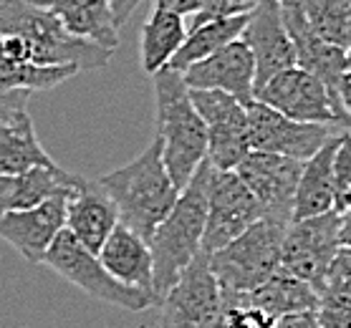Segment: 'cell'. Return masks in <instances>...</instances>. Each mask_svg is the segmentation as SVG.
<instances>
[{
    "label": "cell",
    "mask_w": 351,
    "mask_h": 328,
    "mask_svg": "<svg viewBox=\"0 0 351 328\" xmlns=\"http://www.w3.org/2000/svg\"><path fill=\"white\" fill-rule=\"evenodd\" d=\"M99 260L117 280H121L124 286L139 288L154 301L152 250H149V242L129 230L127 225L119 223L114 227L99 250Z\"/></svg>",
    "instance_id": "20"
},
{
    "label": "cell",
    "mask_w": 351,
    "mask_h": 328,
    "mask_svg": "<svg viewBox=\"0 0 351 328\" xmlns=\"http://www.w3.org/2000/svg\"><path fill=\"white\" fill-rule=\"evenodd\" d=\"M81 182L84 177L71 175L58 164L33 167L21 175H0V215L31 210L56 194H71Z\"/></svg>",
    "instance_id": "19"
},
{
    "label": "cell",
    "mask_w": 351,
    "mask_h": 328,
    "mask_svg": "<svg viewBox=\"0 0 351 328\" xmlns=\"http://www.w3.org/2000/svg\"><path fill=\"white\" fill-rule=\"evenodd\" d=\"M71 194H56L31 210L0 215V240L16 248L31 265H43L48 248L66 227V205Z\"/></svg>",
    "instance_id": "15"
},
{
    "label": "cell",
    "mask_w": 351,
    "mask_h": 328,
    "mask_svg": "<svg viewBox=\"0 0 351 328\" xmlns=\"http://www.w3.org/2000/svg\"><path fill=\"white\" fill-rule=\"evenodd\" d=\"M339 99H341L343 112L349 116V134H351V66L343 71L341 81H339Z\"/></svg>",
    "instance_id": "37"
},
{
    "label": "cell",
    "mask_w": 351,
    "mask_h": 328,
    "mask_svg": "<svg viewBox=\"0 0 351 328\" xmlns=\"http://www.w3.org/2000/svg\"><path fill=\"white\" fill-rule=\"evenodd\" d=\"M316 318L324 328H351V280H328L319 293Z\"/></svg>",
    "instance_id": "30"
},
{
    "label": "cell",
    "mask_w": 351,
    "mask_h": 328,
    "mask_svg": "<svg viewBox=\"0 0 351 328\" xmlns=\"http://www.w3.org/2000/svg\"><path fill=\"white\" fill-rule=\"evenodd\" d=\"M213 175V164L208 160L192 175L190 184L177 197L175 207L157 225L149 238L152 250V280H154V303L160 305L167 296L184 268L202 253V235L208 220V184Z\"/></svg>",
    "instance_id": "1"
},
{
    "label": "cell",
    "mask_w": 351,
    "mask_h": 328,
    "mask_svg": "<svg viewBox=\"0 0 351 328\" xmlns=\"http://www.w3.org/2000/svg\"><path fill=\"white\" fill-rule=\"evenodd\" d=\"M187 38V23L182 16L167 13V10L152 8L142 25V38H139V51H142V68L149 76H157L165 71Z\"/></svg>",
    "instance_id": "25"
},
{
    "label": "cell",
    "mask_w": 351,
    "mask_h": 328,
    "mask_svg": "<svg viewBox=\"0 0 351 328\" xmlns=\"http://www.w3.org/2000/svg\"><path fill=\"white\" fill-rule=\"evenodd\" d=\"M240 40L256 61V91L276 73L295 66L293 40L280 16V3L276 0H258L256 8L247 16V25Z\"/></svg>",
    "instance_id": "14"
},
{
    "label": "cell",
    "mask_w": 351,
    "mask_h": 328,
    "mask_svg": "<svg viewBox=\"0 0 351 328\" xmlns=\"http://www.w3.org/2000/svg\"><path fill=\"white\" fill-rule=\"evenodd\" d=\"M51 164L56 162L38 142L31 116L0 121V175H21Z\"/></svg>",
    "instance_id": "26"
},
{
    "label": "cell",
    "mask_w": 351,
    "mask_h": 328,
    "mask_svg": "<svg viewBox=\"0 0 351 328\" xmlns=\"http://www.w3.org/2000/svg\"><path fill=\"white\" fill-rule=\"evenodd\" d=\"M336 212H351V184L336 192Z\"/></svg>",
    "instance_id": "38"
},
{
    "label": "cell",
    "mask_w": 351,
    "mask_h": 328,
    "mask_svg": "<svg viewBox=\"0 0 351 328\" xmlns=\"http://www.w3.org/2000/svg\"><path fill=\"white\" fill-rule=\"evenodd\" d=\"M205 5V0H154V8L167 10V13H175V16H197Z\"/></svg>",
    "instance_id": "34"
},
{
    "label": "cell",
    "mask_w": 351,
    "mask_h": 328,
    "mask_svg": "<svg viewBox=\"0 0 351 328\" xmlns=\"http://www.w3.org/2000/svg\"><path fill=\"white\" fill-rule=\"evenodd\" d=\"M109 3H112V10H114V21H117V25L121 28L142 0H109Z\"/></svg>",
    "instance_id": "36"
},
{
    "label": "cell",
    "mask_w": 351,
    "mask_h": 328,
    "mask_svg": "<svg viewBox=\"0 0 351 328\" xmlns=\"http://www.w3.org/2000/svg\"><path fill=\"white\" fill-rule=\"evenodd\" d=\"M245 296L256 308L265 311L276 320L319 308V293L308 283L298 280L295 275L280 270V268L265 280L263 286H258L256 290H250Z\"/></svg>",
    "instance_id": "24"
},
{
    "label": "cell",
    "mask_w": 351,
    "mask_h": 328,
    "mask_svg": "<svg viewBox=\"0 0 351 328\" xmlns=\"http://www.w3.org/2000/svg\"><path fill=\"white\" fill-rule=\"evenodd\" d=\"M190 99L208 129V162L213 169H235L250 152L245 104L213 88H190Z\"/></svg>",
    "instance_id": "9"
},
{
    "label": "cell",
    "mask_w": 351,
    "mask_h": 328,
    "mask_svg": "<svg viewBox=\"0 0 351 328\" xmlns=\"http://www.w3.org/2000/svg\"><path fill=\"white\" fill-rule=\"evenodd\" d=\"M276 3H280V5H283V3H298V0H276Z\"/></svg>",
    "instance_id": "40"
},
{
    "label": "cell",
    "mask_w": 351,
    "mask_h": 328,
    "mask_svg": "<svg viewBox=\"0 0 351 328\" xmlns=\"http://www.w3.org/2000/svg\"><path fill=\"white\" fill-rule=\"evenodd\" d=\"M154 81V119L157 139L162 142V160L169 172V179L182 192L192 175L208 160V129L205 121L192 106L190 88L182 73L160 71Z\"/></svg>",
    "instance_id": "2"
},
{
    "label": "cell",
    "mask_w": 351,
    "mask_h": 328,
    "mask_svg": "<svg viewBox=\"0 0 351 328\" xmlns=\"http://www.w3.org/2000/svg\"><path fill=\"white\" fill-rule=\"evenodd\" d=\"M43 265H48L51 270L58 273L71 286L84 290L86 296L104 301V303L119 305L124 311L139 313L154 305V301L147 293H142L139 288H132V286H124L121 280L114 278L112 273L101 265L99 255L84 248L66 227L53 240V245L48 248Z\"/></svg>",
    "instance_id": "7"
},
{
    "label": "cell",
    "mask_w": 351,
    "mask_h": 328,
    "mask_svg": "<svg viewBox=\"0 0 351 328\" xmlns=\"http://www.w3.org/2000/svg\"><path fill=\"white\" fill-rule=\"evenodd\" d=\"M263 217L261 205L250 194L235 169H213L208 184V220L202 235V253H215Z\"/></svg>",
    "instance_id": "11"
},
{
    "label": "cell",
    "mask_w": 351,
    "mask_h": 328,
    "mask_svg": "<svg viewBox=\"0 0 351 328\" xmlns=\"http://www.w3.org/2000/svg\"><path fill=\"white\" fill-rule=\"evenodd\" d=\"M280 16H283L288 36L293 40L295 66L313 73V76L324 81L334 94H339V81H341L343 71L349 68L346 51L334 49V46L324 43V40L308 28L298 3H283V5H280Z\"/></svg>",
    "instance_id": "18"
},
{
    "label": "cell",
    "mask_w": 351,
    "mask_h": 328,
    "mask_svg": "<svg viewBox=\"0 0 351 328\" xmlns=\"http://www.w3.org/2000/svg\"><path fill=\"white\" fill-rule=\"evenodd\" d=\"M346 61H349V66H351V46H349V51H346Z\"/></svg>",
    "instance_id": "41"
},
{
    "label": "cell",
    "mask_w": 351,
    "mask_h": 328,
    "mask_svg": "<svg viewBox=\"0 0 351 328\" xmlns=\"http://www.w3.org/2000/svg\"><path fill=\"white\" fill-rule=\"evenodd\" d=\"M288 225L261 217L225 248L208 255L220 293H250L280 268V248Z\"/></svg>",
    "instance_id": "5"
},
{
    "label": "cell",
    "mask_w": 351,
    "mask_h": 328,
    "mask_svg": "<svg viewBox=\"0 0 351 328\" xmlns=\"http://www.w3.org/2000/svg\"><path fill=\"white\" fill-rule=\"evenodd\" d=\"M256 101L301 124H324L336 131H349V116L339 94L298 66L265 81L256 91Z\"/></svg>",
    "instance_id": "6"
},
{
    "label": "cell",
    "mask_w": 351,
    "mask_h": 328,
    "mask_svg": "<svg viewBox=\"0 0 351 328\" xmlns=\"http://www.w3.org/2000/svg\"><path fill=\"white\" fill-rule=\"evenodd\" d=\"M258 0H205V5L197 16H192V28L208 21H217V18H232V16H247L256 8Z\"/></svg>",
    "instance_id": "31"
},
{
    "label": "cell",
    "mask_w": 351,
    "mask_h": 328,
    "mask_svg": "<svg viewBox=\"0 0 351 328\" xmlns=\"http://www.w3.org/2000/svg\"><path fill=\"white\" fill-rule=\"evenodd\" d=\"M28 99L31 91L25 88H8L0 84V121H13L28 116Z\"/></svg>",
    "instance_id": "32"
},
{
    "label": "cell",
    "mask_w": 351,
    "mask_h": 328,
    "mask_svg": "<svg viewBox=\"0 0 351 328\" xmlns=\"http://www.w3.org/2000/svg\"><path fill=\"white\" fill-rule=\"evenodd\" d=\"M301 169H304V162L250 149L245 160L235 167V172L261 205L263 217L280 225H291Z\"/></svg>",
    "instance_id": "10"
},
{
    "label": "cell",
    "mask_w": 351,
    "mask_h": 328,
    "mask_svg": "<svg viewBox=\"0 0 351 328\" xmlns=\"http://www.w3.org/2000/svg\"><path fill=\"white\" fill-rule=\"evenodd\" d=\"M117 225H119V210L112 202V197L101 190L99 182L84 179L66 205V230L84 248L99 255L101 245Z\"/></svg>",
    "instance_id": "17"
},
{
    "label": "cell",
    "mask_w": 351,
    "mask_h": 328,
    "mask_svg": "<svg viewBox=\"0 0 351 328\" xmlns=\"http://www.w3.org/2000/svg\"><path fill=\"white\" fill-rule=\"evenodd\" d=\"M339 232H341V215L336 210L291 223L280 248V270L291 273L298 280L308 283L316 293H321L328 283L336 253L341 250Z\"/></svg>",
    "instance_id": "8"
},
{
    "label": "cell",
    "mask_w": 351,
    "mask_h": 328,
    "mask_svg": "<svg viewBox=\"0 0 351 328\" xmlns=\"http://www.w3.org/2000/svg\"><path fill=\"white\" fill-rule=\"evenodd\" d=\"M79 73L76 66H36L18 36L0 33V84L25 91H48Z\"/></svg>",
    "instance_id": "23"
},
{
    "label": "cell",
    "mask_w": 351,
    "mask_h": 328,
    "mask_svg": "<svg viewBox=\"0 0 351 328\" xmlns=\"http://www.w3.org/2000/svg\"><path fill=\"white\" fill-rule=\"evenodd\" d=\"M341 131L331 134L326 144L304 162L298 190H295L293 223L306 217H319L336 210V182H334V154Z\"/></svg>",
    "instance_id": "22"
},
{
    "label": "cell",
    "mask_w": 351,
    "mask_h": 328,
    "mask_svg": "<svg viewBox=\"0 0 351 328\" xmlns=\"http://www.w3.org/2000/svg\"><path fill=\"white\" fill-rule=\"evenodd\" d=\"M25 3L53 13L79 38L91 40L106 51L119 46V25L114 21L109 0H25Z\"/></svg>",
    "instance_id": "21"
},
{
    "label": "cell",
    "mask_w": 351,
    "mask_h": 328,
    "mask_svg": "<svg viewBox=\"0 0 351 328\" xmlns=\"http://www.w3.org/2000/svg\"><path fill=\"white\" fill-rule=\"evenodd\" d=\"M245 109L250 149L256 152L280 154V157L306 162L326 144L331 134H336V129L324 124H301V121L288 119L256 99Z\"/></svg>",
    "instance_id": "12"
},
{
    "label": "cell",
    "mask_w": 351,
    "mask_h": 328,
    "mask_svg": "<svg viewBox=\"0 0 351 328\" xmlns=\"http://www.w3.org/2000/svg\"><path fill=\"white\" fill-rule=\"evenodd\" d=\"M220 301L223 293L210 273L208 253H199L162 298L160 328H213Z\"/></svg>",
    "instance_id": "13"
},
{
    "label": "cell",
    "mask_w": 351,
    "mask_h": 328,
    "mask_svg": "<svg viewBox=\"0 0 351 328\" xmlns=\"http://www.w3.org/2000/svg\"><path fill=\"white\" fill-rule=\"evenodd\" d=\"M341 215V248H349L351 245V212H339Z\"/></svg>",
    "instance_id": "39"
},
{
    "label": "cell",
    "mask_w": 351,
    "mask_h": 328,
    "mask_svg": "<svg viewBox=\"0 0 351 328\" xmlns=\"http://www.w3.org/2000/svg\"><path fill=\"white\" fill-rule=\"evenodd\" d=\"M0 33L23 40L36 66H76L79 71H94L114 56V51L73 36L53 13L25 0L0 3Z\"/></svg>",
    "instance_id": "4"
},
{
    "label": "cell",
    "mask_w": 351,
    "mask_h": 328,
    "mask_svg": "<svg viewBox=\"0 0 351 328\" xmlns=\"http://www.w3.org/2000/svg\"><path fill=\"white\" fill-rule=\"evenodd\" d=\"M187 88H213L225 91L243 104L256 99V61L243 40H232L213 56L192 64L182 71Z\"/></svg>",
    "instance_id": "16"
},
{
    "label": "cell",
    "mask_w": 351,
    "mask_h": 328,
    "mask_svg": "<svg viewBox=\"0 0 351 328\" xmlns=\"http://www.w3.org/2000/svg\"><path fill=\"white\" fill-rule=\"evenodd\" d=\"M96 182L101 184V190L117 205L119 223L127 225L129 230L136 232L144 240L152 238L157 225L167 217V212L175 207L180 197L165 167L162 142L157 136L134 162L99 177Z\"/></svg>",
    "instance_id": "3"
},
{
    "label": "cell",
    "mask_w": 351,
    "mask_h": 328,
    "mask_svg": "<svg viewBox=\"0 0 351 328\" xmlns=\"http://www.w3.org/2000/svg\"><path fill=\"white\" fill-rule=\"evenodd\" d=\"M334 182H336V192L343 190L346 184H351V134L349 131H341V136H339V147H336V154H334Z\"/></svg>",
    "instance_id": "33"
},
{
    "label": "cell",
    "mask_w": 351,
    "mask_h": 328,
    "mask_svg": "<svg viewBox=\"0 0 351 328\" xmlns=\"http://www.w3.org/2000/svg\"><path fill=\"white\" fill-rule=\"evenodd\" d=\"M213 328H276V318L256 308L245 293H223Z\"/></svg>",
    "instance_id": "29"
},
{
    "label": "cell",
    "mask_w": 351,
    "mask_h": 328,
    "mask_svg": "<svg viewBox=\"0 0 351 328\" xmlns=\"http://www.w3.org/2000/svg\"><path fill=\"white\" fill-rule=\"evenodd\" d=\"M250 16V13H247ZM247 16H232V18H217V21H208L199 23L195 28H187V38H184L182 49L177 51L172 64L167 66L169 71L182 73L187 71L192 64H197L202 58L213 56L220 49H225L228 43L238 40L243 36L247 25Z\"/></svg>",
    "instance_id": "27"
},
{
    "label": "cell",
    "mask_w": 351,
    "mask_h": 328,
    "mask_svg": "<svg viewBox=\"0 0 351 328\" xmlns=\"http://www.w3.org/2000/svg\"><path fill=\"white\" fill-rule=\"evenodd\" d=\"M306 23L324 43L349 51L351 0H298Z\"/></svg>",
    "instance_id": "28"
},
{
    "label": "cell",
    "mask_w": 351,
    "mask_h": 328,
    "mask_svg": "<svg viewBox=\"0 0 351 328\" xmlns=\"http://www.w3.org/2000/svg\"><path fill=\"white\" fill-rule=\"evenodd\" d=\"M276 328H324L316 318V311L295 313V316H286V318L276 320Z\"/></svg>",
    "instance_id": "35"
}]
</instances>
